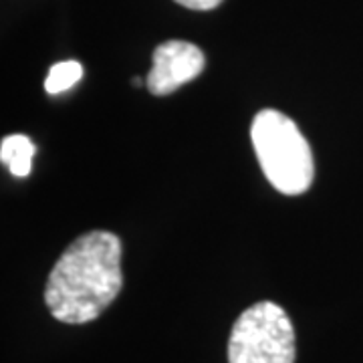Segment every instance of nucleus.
<instances>
[{
  "label": "nucleus",
  "instance_id": "0eeeda50",
  "mask_svg": "<svg viewBox=\"0 0 363 363\" xmlns=\"http://www.w3.org/2000/svg\"><path fill=\"white\" fill-rule=\"evenodd\" d=\"M178 4L192 9V11H212L220 4L222 0H176Z\"/></svg>",
  "mask_w": 363,
  "mask_h": 363
},
{
  "label": "nucleus",
  "instance_id": "f257e3e1",
  "mask_svg": "<svg viewBox=\"0 0 363 363\" xmlns=\"http://www.w3.org/2000/svg\"><path fill=\"white\" fill-rule=\"evenodd\" d=\"M121 286V240L113 233L93 230L79 236L55 262L45 303L57 321L83 325L95 321Z\"/></svg>",
  "mask_w": 363,
  "mask_h": 363
},
{
  "label": "nucleus",
  "instance_id": "423d86ee",
  "mask_svg": "<svg viewBox=\"0 0 363 363\" xmlns=\"http://www.w3.org/2000/svg\"><path fill=\"white\" fill-rule=\"evenodd\" d=\"M83 77V67L77 61H63L51 67L49 75L45 79V89L49 95H59L63 91L77 85L79 79Z\"/></svg>",
  "mask_w": 363,
  "mask_h": 363
},
{
  "label": "nucleus",
  "instance_id": "39448f33",
  "mask_svg": "<svg viewBox=\"0 0 363 363\" xmlns=\"http://www.w3.org/2000/svg\"><path fill=\"white\" fill-rule=\"evenodd\" d=\"M35 154H37L35 143L23 133L9 135L0 143V160H2L4 166H9L11 174L16 176V178H26L30 174Z\"/></svg>",
  "mask_w": 363,
  "mask_h": 363
},
{
  "label": "nucleus",
  "instance_id": "f03ea898",
  "mask_svg": "<svg viewBox=\"0 0 363 363\" xmlns=\"http://www.w3.org/2000/svg\"><path fill=\"white\" fill-rule=\"evenodd\" d=\"M250 138L267 180L281 194L298 196L309 190L315 178L311 145L291 117L262 109L252 121Z\"/></svg>",
  "mask_w": 363,
  "mask_h": 363
},
{
  "label": "nucleus",
  "instance_id": "7ed1b4c3",
  "mask_svg": "<svg viewBox=\"0 0 363 363\" xmlns=\"http://www.w3.org/2000/svg\"><path fill=\"white\" fill-rule=\"evenodd\" d=\"M295 329L277 303L260 301L236 319L228 363H295Z\"/></svg>",
  "mask_w": 363,
  "mask_h": 363
},
{
  "label": "nucleus",
  "instance_id": "20e7f679",
  "mask_svg": "<svg viewBox=\"0 0 363 363\" xmlns=\"http://www.w3.org/2000/svg\"><path fill=\"white\" fill-rule=\"evenodd\" d=\"M154 67L147 75L152 95H169L194 81L206 65L204 52L186 40H166L154 51Z\"/></svg>",
  "mask_w": 363,
  "mask_h": 363
}]
</instances>
